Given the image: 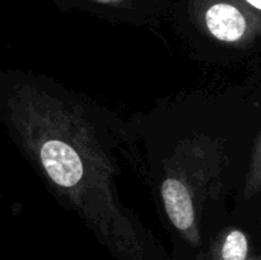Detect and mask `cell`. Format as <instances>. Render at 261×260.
Listing matches in <instances>:
<instances>
[{
    "mask_svg": "<svg viewBox=\"0 0 261 260\" xmlns=\"http://www.w3.org/2000/svg\"><path fill=\"white\" fill-rule=\"evenodd\" d=\"M208 30L214 37L226 42H236L245 37L247 20L241 10L227 3L214 4L205 14Z\"/></svg>",
    "mask_w": 261,
    "mask_h": 260,
    "instance_id": "2",
    "label": "cell"
},
{
    "mask_svg": "<svg viewBox=\"0 0 261 260\" xmlns=\"http://www.w3.org/2000/svg\"><path fill=\"white\" fill-rule=\"evenodd\" d=\"M41 161L48 176L64 188L78 184L83 175V165L78 153L59 140H50L42 145Z\"/></svg>",
    "mask_w": 261,
    "mask_h": 260,
    "instance_id": "1",
    "label": "cell"
},
{
    "mask_svg": "<svg viewBox=\"0 0 261 260\" xmlns=\"http://www.w3.org/2000/svg\"><path fill=\"white\" fill-rule=\"evenodd\" d=\"M250 254L249 240L240 229H232L221 245L217 260H245Z\"/></svg>",
    "mask_w": 261,
    "mask_h": 260,
    "instance_id": "4",
    "label": "cell"
},
{
    "mask_svg": "<svg viewBox=\"0 0 261 260\" xmlns=\"http://www.w3.org/2000/svg\"><path fill=\"white\" fill-rule=\"evenodd\" d=\"M259 189H261V137L259 139V143H257L254 168H252L251 176H250V190L257 191Z\"/></svg>",
    "mask_w": 261,
    "mask_h": 260,
    "instance_id": "5",
    "label": "cell"
},
{
    "mask_svg": "<svg viewBox=\"0 0 261 260\" xmlns=\"http://www.w3.org/2000/svg\"><path fill=\"white\" fill-rule=\"evenodd\" d=\"M162 196L173 226L180 231L191 228L194 223V209L185 185L176 178H167L162 184Z\"/></svg>",
    "mask_w": 261,
    "mask_h": 260,
    "instance_id": "3",
    "label": "cell"
},
{
    "mask_svg": "<svg viewBox=\"0 0 261 260\" xmlns=\"http://www.w3.org/2000/svg\"><path fill=\"white\" fill-rule=\"evenodd\" d=\"M246 2L254 8H256L257 10H261V0H246Z\"/></svg>",
    "mask_w": 261,
    "mask_h": 260,
    "instance_id": "6",
    "label": "cell"
},
{
    "mask_svg": "<svg viewBox=\"0 0 261 260\" xmlns=\"http://www.w3.org/2000/svg\"><path fill=\"white\" fill-rule=\"evenodd\" d=\"M245 260H261V255H259V256H250V254H249Z\"/></svg>",
    "mask_w": 261,
    "mask_h": 260,
    "instance_id": "7",
    "label": "cell"
}]
</instances>
